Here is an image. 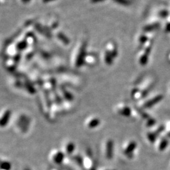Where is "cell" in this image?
<instances>
[{
	"label": "cell",
	"mask_w": 170,
	"mask_h": 170,
	"mask_svg": "<svg viewBox=\"0 0 170 170\" xmlns=\"http://www.w3.org/2000/svg\"><path fill=\"white\" fill-rule=\"evenodd\" d=\"M112 142H109L108 143V145H107V156L110 158L111 157V155H112V152H111V150H112Z\"/></svg>",
	"instance_id": "7a4b0ae2"
},
{
	"label": "cell",
	"mask_w": 170,
	"mask_h": 170,
	"mask_svg": "<svg viewBox=\"0 0 170 170\" xmlns=\"http://www.w3.org/2000/svg\"><path fill=\"white\" fill-rule=\"evenodd\" d=\"M73 150H74V145L73 144H70L69 145H67V152H71Z\"/></svg>",
	"instance_id": "277c9868"
},
{
	"label": "cell",
	"mask_w": 170,
	"mask_h": 170,
	"mask_svg": "<svg viewBox=\"0 0 170 170\" xmlns=\"http://www.w3.org/2000/svg\"><path fill=\"white\" fill-rule=\"evenodd\" d=\"M148 138L150 139V141L151 142H153V141H155V136L154 134H149L148 135Z\"/></svg>",
	"instance_id": "52a82bcc"
},
{
	"label": "cell",
	"mask_w": 170,
	"mask_h": 170,
	"mask_svg": "<svg viewBox=\"0 0 170 170\" xmlns=\"http://www.w3.org/2000/svg\"><path fill=\"white\" fill-rule=\"evenodd\" d=\"M99 124V121H97V120H94V121H92L91 122V124H90V127H94V126H96V125H97L98 124Z\"/></svg>",
	"instance_id": "5b68a950"
},
{
	"label": "cell",
	"mask_w": 170,
	"mask_h": 170,
	"mask_svg": "<svg viewBox=\"0 0 170 170\" xmlns=\"http://www.w3.org/2000/svg\"><path fill=\"white\" fill-rule=\"evenodd\" d=\"M168 145V141L166 140H163L162 141V142H161L160 145H159V149L160 151H163L164 149H165V148Z\"/></svg>",
	"instance_id": "3957f363"
},
{
	"label": "cell",
	"mask_w": 170,
	"mask_h": 170,
	"mask_svg": "<svg viewBox=\"0 0 170 170\" xmlns=\"http://www.w3.org/2000/svg\"><path fill=\"white\" fill-rule=\"evenodd\" d=\"M162 98L163 97H162L161 95H159L158 96H156V98L152 99L151 101H149L147 102V103H146V105H145V107H151L152 105H155L156 104L158 103V101H159L162 99Z\"/></svg>",
	"instance_id": "6da1fadb"
},
{
	"label": "cell",
	"mask_w": 170,
	"mask_h": 170,
	"mask_svg": "<svg viewBox=\"0 0 170 170\" xmlns=\"http://www.w3.org/2000/svg\"><path fill=\"white\" fill-rule=\"evenodd\" d=\"M134 148H135V143H131L130 145L129 146V148H127V149L126 150V152H128L130 151H132Z\"/></svg>",
	"instance_id": "8992f818"
}]
</instances>
